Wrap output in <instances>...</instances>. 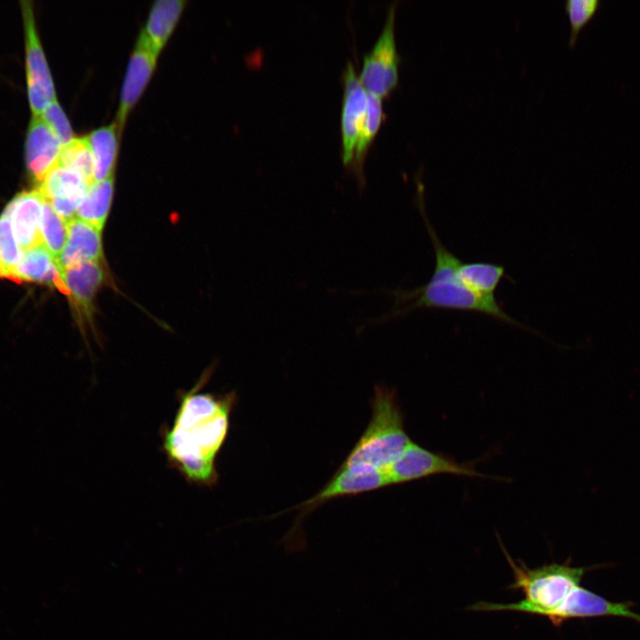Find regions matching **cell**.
Segmentation results:
<instances>
[{
    "label": "cell",
    "mask_w": 640,
    "mask_h": 640,
    "mask_svg": "<svg viewBox=\"0 0 640 640\" xmlns=\"http://www.w3.org/2000/svg\"><path fill=\"white\" fill-rule=\"evenodd\" d=\"M156 58L157 54L140 37H138L136 46L127 66L121 90L120 105L115 122L119 134L128 114L149 81L156 67Z\"/></svg>",
    "instance_id": "14"
},
{
    "label": "cell",
    "mask_w": 640,
    "mask_h": 640,
    "mask_svg": "<svg viewBox=\"0 0 640 640\" xmlns=\"http://www.w3.org/2000/svg\"><path fill=\"white\" fill-rule=\"evenodd\" d=\"M119 132L115 123L99 128L86 136L93 161V182L113 176L118 150Z\"/></svg>",
    "instance_id": "19"
},
{
    "label": "cell",
    "mask_w": 640,
    "mask_h": 640,
    "mask_svg": "<svg viewBox=\"0 0 640 640\" xmlns=\"http://www.w3.org/2000/svg\"><path fill=\"white\" fill-rule=\"evenodd\" d=\"M40 230L43 244L57 263L68 238L67 222L56 213L46 200L43 207Z\"/></svg>",
    "instance_id": "23"
},
{
    "label": "cell",
    "mask_w": 640,
    "mask_h": 640,
    "mask_svg": "<svg viewBox=\"0 0 640 640\" xmlns=\"http://www.w3.org/2000/svg\"><path fill=\"white\" fill-rule=\"evenodd\" d=\"M113 176L92 182L77 208L76 217L101 231L108 217L113 196Z\"/></svg>",
    "instance_id": "20"
},
{
    "label": "cell",
    "mask_w": 640,
    "mask_h": 640,
    "mask_svg": "<svg viewBox=\"0 0 640 640\" xmlns=\"http://www.w3.org/2000/svg\"><path fill=\"white\" fill-rule=\"evenodd\" d=\"M417 206L434 247L436 264L429 281L412 291H393L395 309L380 321L404 316L422 308L476 311L488 315L506 324L525 329L518 321L508 316L497 303L495 297H482L471 292L460 280L457 268L460 260L441 242L428 219L423 184L417 179Z\"/></svg>",
    "instance_id": "2"
},
{
    "label": "cell",
    "mask_w": 640,
    "mask_h": 640,
    "mask_svg": "<svg viewBox=\"0 0 640 640\" xmlns=\"http://www.w3.org/2000/svg\"><path fill=\"white\" fill-rule=\"evenodd\" d=\"M44 200L37 188L21 192L3 212L12 221L14 237L23 251L43 244L40 228Z\"/></svg>",
    "instance_id": "12"
},
{
    "label": "cell",
    "mask_w": 640,
    "mask_h": 640,
    "mask_svg": "<svg viewBox=\"0 0 640 640\" xmlns=\"http://www.w3.org/2000/svg\"><path fill=\"white\" fill-rule=\"evenodd\" d=\"M396 4L388 10L382 31L364 55L359 80L366 92L378 97L388 95L398 84L400 55L395 37Z\"/></svg>",
    "instance_id": "5"
},
{
    "label": "cell",
    "mask_w": 640,
    "mask_h": 640,
    "mask_svg": "<svg viewBox=\"0 0 640 640\" xmlns=\"http://www.w3.org/2000/svg\"><path fill=\"white\" fill-rule=\"evenodd\" d=\"M90 184L76 171L58 164L36 188L66 222L76 217Z\"/></svg>",
    "instance_id": "9"
},
{
    "label": "cell",
    "mask_w": 640,
    "mask_h": 640,
    "mask_svg": "<svg viewBox=\"0 0 640 640\" xmlns=\"http://www.w3.org/2000/svg\"><path fill=\"white\" fill-rule=\"evenodd\" d=\"M601 4V0L565 1L564 9L571 26L569 46L572 47L576 44L580 30L593 18Z\"/></svg>",
    "instance_id": "26"
},
{
    "label": "cell",
    "mask_w": 640,
    "mask_h": 640,
    "mask_svg": "<svg viewBox=\"0 0 640 640\" xmlns=\"http://www.w3.org/2000/svg\"><path fill=\"white\" fill-rule=\"evenodd\" d=\"M68 238L57 261L60 271L85 262H98L102 255L100 230L76 217L67 221Z\"/></svg>",
    "instance_id": "15"
},
{
    "label": "cell",
    "mask_w": 640,
    "mask_h": 640,
    "mask_svg": "<svg viewBox=\"0 0 640 640\" xmlns=\"http://www.w3.org/2000/svg\"><path fill=\"white\" fill-rule=\"evenodd\" d=\"M60 273L76 307L90 316L92 300L104 279L100 265L98 262H85L63 269Z\"/></svg>",
    "instance_id": "17"
},
{
    "label": "cell",
    "mask_w": 640,
    "mask_h": 640,
    "mask_svg": "<svg viewBox=\"0 0 640 640\" xmlns=\"http://www.w3.org/2000/svg\"><path fill=\"white\" fill-rule=\"evenodd\" d=\"M11 280L47 284L68 294L60 268L44 244L23 251V258L13 270Z\"/></svg>",
    "instance_id": "16"
},
{
    "label": "cell",
    "mask_w": 640,
    "mask_h": 640,
    "mask_svg": "<svg viewBox=\"0 0 640 640\" xmlns=\"http://www.w3.org/2000/svg\"><path fill=\"white\" fill-rule=\"evenodd\" d=\"M59 164L78 172L91 185L93 182L94 161L86 138H74L63 146Z\"/></svg>",
    "instance_id": "24"
},
{
    "label": "cell",
    "mask_w": 640,
    "mask_h": 640,
    "mask_svg": "<svg viewBox=\"0 0 640 640\" xmlns=\"http://www.w3.org/2000/svg\"><path fill=\"white\" fill-rule=\"evenodd\" d=\"M457 272L463 284L471 292L482 297H494L505 268L488 262L460 261Z\"/></svg>",
    "instance_id": "21"
},
{
    "label": "cell",
    "mask_w": 640,
    "mask_h": 640,
    "mask_svg": "<svg viewBox=\"0 0 640 640\" xmlns=\"http://www.w3.org/2000/svg\"><path fill=\"white\" fill-rule=\"evenodd\" d=\"M344 93L341 109L342 160L348 165L353 160L366 113L367 92L363 87L350 60L343 71Z\"/></svg>",
    "instance_id": "8"
},
{
    "label": "cell",
    "mask_w": 640,
    "mask_h": 640,
    "mask_svg": "<svg viewBox=\"0 0 640 640\" xmlns=\"http://www.w3.org/2000/svg\"><path fill=\"white\" fill-rule=\"evenodd\" d=\"M371 408L365 430L339 468L359 473L383 471L412 442L394 390L375 386Z\"/></svg>",
    "instance_id": "3"
},
{
    "label": "cell",
    "mask_w": 640,
    "mask_h": 640,
    "mask_svg": "<svg viewBox=\"0 0 640 640\" xmlns=\"http://www.w3.org/2000/svg\"><path fill=\"white\" fill-rule=\"evenodd\" d=\"M500 546L515 578L508 588L513 590L522 589L525 598L513 604L478 602L469 607L472 611H513L548 617L562 604L569 593L580 586L586 572L585 568L572 567L567 563L531 569L522 562L516 563L501 543Z\"/></svg>",
    "instance_id": "4"
},
{
    "label": "cell",
    "mask_w": 640,
    "mask_h": 640,
    "mask_svg": "<svg viewBox=\"0 0 640 640\" xmlns=\"http://www.w3.org/2000/svg\"><path fill=\"white\" fill-rule=\"evenodd\" d=\"M25 30L28 93L33 116L56 100L53 82L36 28L31 3L21 2Z\"/></svg>",
    "instance_id": "7"
},
{
    "label": "cell",
    "mask_w": 640,
    "mask_h": 640,
    "mask_svg": "<svg viewBox=\"0 0 640 640\" xmlns=\"http://www.w3.org/2000/svg\"><path fill=\"white\" fill-rule=\"evenodd\" d=\"M383 471L390 485L439 474L490 478L489 476L478 472L471 463H460L450 457L427 450L412 441Z\"/></svg>",
    "instance_id": "6"
},
{
    "label": "cell",
    "mask_w": 640,
    "mask_h": 640,
    "mask_svg": "<svg viewBox=\"0 0 640 640\" xmlns=\"http://www.w3.org/2000/svg\"><path fill=\"white\" fill-rule=\"evenodd\" d=\"M0 277H4V270L1 267V264H0Z\"/></svg>",
    "instance_id": "28"
},
{
    "label": "cell",
    "mask_w": 640,
    "mask_h": 640,
    "mask_svg": "<svg viewBox=\"0 0 640 640\" xmlns=\"http://www.w3.org/2000/svg\"><path fill=\"white\" fill-rule=\"evenodd\" d=\"M23 258V252L18 244L9 217L4 212L0 216V264L5 278H12L15 268Z\"/></svg>",
    "instance_id": "25"
},
{
    "label": "cell",
    "mask_w": 640,
    "mask_h": 640,
    "mask_svg": "<svg viewBox=\"0 0 640 640\" xmlns=\"http://www.w3.org/2000/svg\"><path fill=\"white\" fill-rule=\"evenodd\" d=\"M388 485L390 484L384 471L359 473L350 469L338 468L333 476L318 492L292 509H302V513L305 515L332 500L372 492Z\"/></svg>",
    "instance_id": "10"
},
{
    "label": "cell",
    "mask_w": 640,
    "mask_h": 640,
    "mask_svg": "<svg viewBox=\"0 0 640 640\" xmlns=\"http://www.w3.org/2000/svg\"><path fill=\"white\" fill-rule=\"evenodd\" d=\"M212 371L208 369L190 389L177 393L174 418L161 430L162 450L169 467L188 484L203 487H212L218 482L216 459L227 439L237 400L234 391H202Z\"/></svg>",
    "instance_id": "1"
},
{
    "label": "cell",
    "mask_w": 640,
    "mask_h": 640,
    "mask_svg": "<svg viewBox=\"0 0 640 640\" xmlns=\"http://www.w3.org/2000/svg\"><path fill=\"white\" fill-rule=\"evenodd\" d=\"M62 145L41 116H33L25 146V159L31 177L39 184L59 164Z\"/></svg>",
    "instance_id": "11"
},
{
    "label": "cell",
    "mask_w": 640,
    "mask_h": 640,
    "mask_svg": "<svg viewBox=\"0 0 640 640\" xmlns=\"http://www.w3.org/2000/svg\"><path fill=\"white\" fill-rule=\"evenodd\" d=\"M604 615L622 616L640 622V615L633 612L628 604L612 603L580 586L573 588L548 618L558 627L569 619Z\"/></svg>",
    "instance_id": "13"
},
{
    "label": "cell",
    "mask_w": 640,
    "mask_h": 640,
    "mask_svg": "<svg viewBox=\"0 0 640 640\" xmlns=\"http://www.w3.org/2000/svg\"><path fill=\"white\" fill-rule=\"evenodd\" d=\"M366 98L365 118L353 156L354 172L357 177L361 189L364 188L365 184L363 172L364 158L385 116L381 98L368 92Z\"/></svg>",
    "instance_id": "22"
},
{
    "label": "cell",
    "mask_w": 640,
    "mask_h": 640,
    "mask_svg": "<svg viewBox=\"0 0 640 640\" xmlns=\"http://www.w3.org/2000/svg\"><path fill=\"white\" fill-rule=\"evenodd\" d=\"M182 0H159L154 3L139 37L158 55L183 11Z\"/></svg>",
    "instance_id": "18"
},
{
    "label": "cell",
    "mask_w": 640,
    "mask_h": 640,
    "mask_svg": "<svg viewBox=\"0 0 640 640\" xmlns=\"http://www.w3.org/2000/svg\"><path fill=\"white\" fill-rule=\"evenodd\" d=\"M41 117L53 130L62 147L74 139L68 119L57 100L46 108Z\"/></svg>",
    "instance_id": "27"
}]
</instances>
